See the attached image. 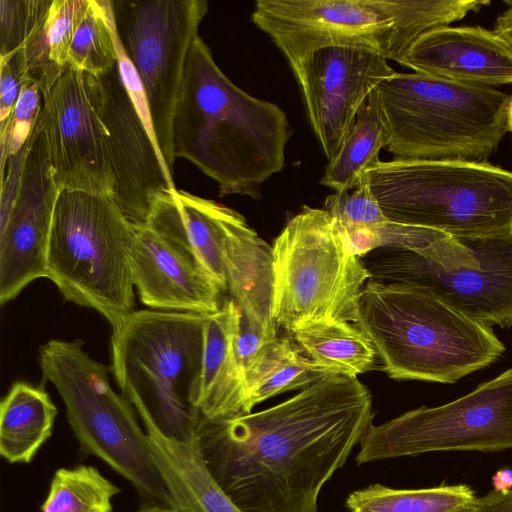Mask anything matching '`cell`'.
<instances>
[{"label": "cell", "instance_id": "1", "mask_svg": "<svg viewBox=\"0 0 512 512\" xmlns=\"http://www.w3.org/2000/svg\"><path fill=\"white\" fill-rule=\"evenodd\" d=\"M357 377L326 373L274 406L201 416L196 437L223 491L243 512H318V496L373 424Z\"/></svg>", "mask_w": 512, "mask_h": 512}, {"label": "cell", "instance_id": "2", "mask_svg": "<svg viewBox=\"0 0 512 512\" xmlns=\"http://www.w3.org/2000/svg\"><path fill=\"white\" fill-rule=\"evenodd\" d=\"M276 104L236 86L198 36L188 54L172 126L174 158L213 179L221 196L261 197V186L285 167L293 135Z\"/></svg>", "mask_w": 512, "mask_h": 512}, {"label": "cell", "instance_id": "3", "mask_svg": "<svg viewBox=\"0 0 512 512\" xmlns=\"http://www.w3.org/2000/svg\"><path fill=\"white\" fill-rule=\"evenodd\" d=\"M359 307L357 326L393 379L455 383L505 352L491 326L414 285L371 278Z\"/></svg>", "mask_w": 512, "mask_h": 512}, {"label": "cell", "instance_id": "4", "mask_svg": "<svg viewBox=\"0 0 512 512\" xmlns=\"http://www.w3.org/2000/svg\"><path fill=\"white\" fill-rule=\"evenodd\" d=\"M486 0H257L252 22L291 69L314 51L352 47L399 63L424 33L459 21Z\"/></svg>", "mask_w": 512, "mask_h": 512}, {"label": "cell", "instance_id": "5", "mask_svg": "<svg viewBox=\"0 0 512 512\" xmlns=\"http://www.w3.org/2000/svg\"><path fill=\"white\" fill-rule=\"evenodd\" d=\"M372 93L397 158L487 162L509 132L510 96L495 87L394 72Z\"/></svg>", "mask_w": 512, "mask_h": 512}, {"label": "cell", "instance_id": "6", "mask_svg": "<svg viewBox=\"0 0 512 512\" xmlns=\"http://www.w3.org/2000/svg\"><path fill=\"white\" fill-rule=\"evenodd\" d=\"M210 315L135 310L111 337L112 371L143 424L188 440L201 418L204 325Z\"/></svg>", "mask_w": 512, "mask_h": 512}, {"label": "cell", "instance_id": "7", "mask_svg": "<svg viewBox=\"0 0 512 512\" xmlns=\"http://www.w3.org/2000/svg\"><path fill=\"white\" fill-rule=\"evenodd\" d=\"M366 173L392 222L456 238L512 231V172L489 162L395 157Z\"/></svg>", "mask_w": 512, "mask_h": 512}, {"label": "cell", "instance_id": "8", "mask_svg": "<svg viewBox=\"0 0 512 512\" xmlns=\"http://www.w3.org/2000/svg\"><path fill=\"white\" fill-rule=\"evenodd\" d=\"M80 339H51L39 348L43 377L64 402L83 456H95L131 483L142 505L172 508L149 437L133 405L110 385V368L83 349Z\"/></svg>", "mask_w": 512, "mask_h": 512}, {"label": "cell", "instance_id": "9", "mask_svg": "<svg viewBox=\"0 0 512 512\" xmlns=\"http://www.w3.org/2000/svg\"><path fill=\"white\" fill-rule=\"evenodd\" d=\"M132 222L113 197L61 189L49 241L46 278L68 301L119 327L135 310Z\"/></svg>", "mask_w": 512, "mask_h": 512}, {"label": "cell", "instance_id": "10", "mask_svg": "<svg viewBox=\"0 0 512 512\" xmlns=\"http://www.w3.org/2000/svg\"><path fill=\"white\" fill-rule=\"evenodd\" d=\"M272 316L288 334L312 322L357 326L360 297L372 278L324 209L304 206L274 240Z\"/></svg>", "mask_w": 512, "mask_h": 512}, {"label": "cell", "instance_id": "11", "mask_svg": "<svg viewBox=\"0 0 512 512\" xmlns=\"http://www.w3.org/2000/svg\"><path fill=\"white\" fill-rule=\"evenodd\" d=\"M114 31L142 84L163 160L173 174L174 111L205 0H112Z\"/></svg>", "mask_w": 512, "mask_h": 512}, {"label": "cell", "instance_id": "12", "mask_svg": "<svg viewBox=\"0 0 512 512\" xmlns=\"http://www.w3.org/2000/svg\"><path fill=\"white\" fill-rule=\"evenodd\" d=\"M359 444L358 465L428 452L512 449V368L452 402L372 424Z\"/></svg>", "mask_w": 512, "mask_h": 512}, {"label": "cell", "instance_id": "13", "mask_svg": "<svg viewBox=\"0 0 512 512\" xmlns=\"http://www.w3.org/2000/svg\"><path fill=\"white\" fill-rule=\"evenodd\" d=\"M365 257L372 278L414 285L488 326L512 327V231L487 235L477 264L444 268L402 248Z\"/></svg>", "mask_w": 512, "mask_h": 512}, {"label": "cell", "instance_id": "14", "mask_svg": "<svg viewBox=\"0 0 512 512\" xmlns=\"http://www.w3.org/2000/svg\"><path fill=\"white\" fill-rule=\"evenodd\" d=\"M98 76L67 67L43 97L40 122L59 189L113 196Z\"/></svg>", "mask_w": 512, "mask_h": 512}, {"label": "cell", "instance_id": "15", "mask_svg": "<svg viewBox=\"0 0 512 512\" xmlns=\"http://www.w3.org/2000/svg\"><path fill=\"white\" fill-rule=\"evenodd\" d=\"M40 116L31 135L20 179L0 215V303L46 277L53 214L59 194Z\"/></svg>", "mask_w": 512, "mask_h": 512}, {"label": "cell", "instance_id": "16", "mask_svg": "<svg viewBox=\"0 0 512 512\" xmlns=\"http://www.w3.org/2000/svg\"><path fill=\"white\" fill-rule=\"evenodd\" d=\"M113 199L133 224H146L156 199L176 189L153 132L125 86L119 65L99 76Z\"/></svg>", "mask_w": 512, "mask_h": 512}, {"label": "cell", "instance_id": "17", "mask_svg": "<svg viewBox=\"0 0 512 512\" xmlns=\"http://www.w3.org/2000/svg\"><path fill=\"white\" fill-rule=\"evenodd\" d=\"M292 71L328 160L338 151L375 87L395 72L381 55L340 46L314 51Z\"/></svg>", "mask_w": 512, "mask_h": 512}, {"label": "cell", "instance_id": "18", "mask_svg": "<svg viewBox=\"0 0 512 512\" xmlns=\"http://www.w3.org/2000/svg\"><path fill=\"white\" fill-rule=\"evenodd\" d=\"M132 229L133 281L144 305L201 315L221 309L222 290L186 250L145 224Z\"/></svg>", "mask_w": 512, "mask_h": 512}, {"label": "cell", "instance_id": "19", "mask_svg": "<svg viewBox=\"0 0 512 512\" xmlns=\"http://www.w3.org/2000/svg\"><path fill=\"white\" fill-rule=\"evenodd\" d=\"M400 65L416 73L460 83L512 84V45L481 26H444L418 37Z\"/></svg>", "mask_w": 512, "mask_h": 512}, {"label": "cell", "instance_id": "20", "mask_svg": "<svg viewBox=\"0 0 512 512\" xmlns=\"http://www.w3.org/2000/svg\"><path fill=\"white\" fill-rule=\"evenodd\" d=\"M228 209L215 201L173 189L156 199L145 225L186 250L225 293L223 243Z\"/></svg>", "mask_w": 512, "mask_h": 512}, {"label": "cell", "instance_id": "21", "mask_svg": "<svg viewBox=\"0 0 512 512\" xmlns=\"http://www.w3.org/2000/svg\"><path fill=\"white\" fill-rule=\"evenodd\" d=\"M223 255L227 292L244 315L268 335L277 337L279 329L272 316V246L231 208L225 217Z\"/></svg>", "mask_w": 512, "mask_h": 512}, {"label": "cell", "instance_id": "22", "mask_svg": "<svg viewBox=\"0 0 512 512\" xmlns=\"http://www.w3.org/2000/svg\"><path fill=\"white\" fill-rule=\"evenodd\" d=\"M154 461L177 512H243L211 474L196 433L178 440L144 423Z\"/></svg>", "mask_w": 512, "mask_h": 512}, {"label": "cell", "instance_id": "23", "mask_svg": "<svg viewBox=\"0 0 512 512\" xmlns=\"http://www.w3.org/2000/svg\"><path fill=\"white\" fill-rule=\"evenodd\" d=\"M240 308L230 298L204 325L203 360L196 408L202 417L223 419L242 415L243 378L238 370L233 339Z\"/></svg>", "mask_w": 512, "mask_h": 512}, {"label": "cell", "instance_id": "24", "mask_svg": "<svg viewBox=\"0 0 512 512\" xmlns=\"http://www.w3.org/2000/svg\"><path fill=\"white\" fill-rule=\"evenodd\" d=\"M57 407L42 388L15 382L0 403V454L9 464H29L51 437Z\"/></svg>", "mask_w": 512, "mask_h": 512}, {"label": "cell", "instance_id": "25", "mask_svg": "<svg viewBox=\"0 0 512 512\" xmlns=\"http://www.w3.org/2000/svg\"><path fill=\"white\" fill-rule=\"evenodd\" d=\"M88 4L89 0H52L21 48L29 77L43 97L68 67L69 49Z\"/></svg>", "mask_w": 512, "mask_h": 512}, {"label": "cell", "instance_id": "26", "mask_svg": "<svg viewBox=\"0 0 512 512\" xmlns=\"http://www.w3.org/2000/svg\"><path fill=\"white\" fill-rule=\"evenodd\" d=\"M289 334L303 354L325 373L357 377L371 370L378 356L369 337L348 322L307 323Z\"/></svg>", "mask_w": 512, "mask_h": 512}, {"label": "cell", "instance_id": "27", "mask_svg": "<svg viewBox=\"0 0 512 512\" xmlns=\"http://www.w3.org/2000/svg\"><path fill=\"white\" fill-rule=\"evenodd\" d=\"M324 374L291 337L277 336L265 345L245 375L242 415L251 413L256 405L275 395L301 390Z\"/></svg>", "mask_w": 512, "mask_h": 512}, {"label": "cell", "instance_id": "28", "mask_svg": "<svg viewBox=\"0 0 512 512\" xmlns=\"http://www.w3.org/2000/svg\"><path fill=\"white\" fill-rule=\"evenodd\" d=\"M388 141L385 125L371 93L338 151L329 160L320 183L337 193L353 190L367 170L380 161L379 153L387 147Z\"/></svg>", "mask_w": 512, "mask_h": 512}, {"label": "cell", "instance_id": "29", "mask_svg": "<svg viewBox=\"0 0 512 512\" xmlns=\"http://www.w3.org/2000/svg\"><path fill=\"white\" fill-rule=\"evenodd\" d=\"M481 496L467 484L398 489L373 484L350 493L349 512H476Z\"/></svg>", "mask_w": 512, "mask_h": 512}, {"label": "cell", "instance_id": "30", "mask_svg": "<svg viewBox=\"0 0 512 512\" xmlns=\"http://www.w3.org/2000/svg\"><path fill=\"white\" fill-rule=\"evenodd\" d=\"M121 489L97 467L77 465L57 469L41 512H113V499Z\"/></svg>", "mask_w": 512, "mask_h": 512}, {"label": "cell", "instance_id": "31", "mask_svg": "<svg viewBox=\"0 0 512 512\" xmlns=\"http://www.w3.org/2000/svg\"><path fill=\"white\" fill-rule=\"evenodd\" d=\"M117 63L112 1L89 0L72 40L67 65L99 77Z\"/></svg>", "mask_w": 512, "mask_h": 512}, {"label": "cell", "instance_id": "32", "mask_svg": "<svg viewBox=\"0 0 512 512\" xmlns=\"http://www.w3.org/2000/svg\"><path fill=\"white\" fill-rule=\"evenodd\" d=\"M339 227L374 226L389 219L384 215L365 173L352 192H334L323 208Z\"/></svg>", "mask_w": 512, "mask_h": 512}, {"label": "cell", "instance_id": "33", "mask_svg": "<svg viewBox=\"0 0 512 512\" xmlns=\"http://www.w3.org/2000/svg\"><path fill=\"white\" fill-rule=\"evenodd\" d=\"M52 0H0V57L21 49Z\"/></svg>", "mask_w": 512, "mask_h": 512}, {"label": "cell", "instance_id": "34", "mask_svg": "<svg viewBox=\"0 0 512 512\" xmlns=\"http://www.w3.org/2000/svg\"><path fill=\"white\" fill-rule=\"evenodd\" d=\"M32 82L22 49L1 57L0 123L8 120L24 87Z\"/></svg>", "mask_w": 512, "mask_h": 512}, {"label": "cell", "instance_id": "35", "mask_svg": "<svg viewBox=\"0 0 512 512\" xmlns=\"http://www.w3.org/2000/svg\"><path fill=\"white\" fill-rule=\"evenodd\" d=\"M276 337L268 335L240 311L233 339L234 355L243 378L251 369L265 345Z\"/></svg>", "mask_w": 512, "mask_h": 512}, {"label": "cell", "instance_id": "36", "mask_svg": "<svg viewBox=\"0 0 512 512\" xmlns=\"http://www.w3.org/2000/svg\"><path fill=\"white\" fill-rule=\"evenodd\" d=\"M334 225L339 231L348 251L352 255L364 258L374 250L381 247V241L376 225L352 227H339L335 223Z\"/></svg>", "mask_w": 512, "mask_h": 512}, {"label": "cell", "instance_id": "37", "mask_svg": "<svg viewBox=\"0 0 512 512\" xmlns=\"http://www.w3.org/2000/svg\"><path fill=\"white\" fill-rule=\"evenodd\" d=\"M476 512H512V489L507 492L492 489L481 496Z\"/></svg>", "mask_w": 512, "mask_h": 512}, {"label": "cell", "instance_id": "38", "mask_svg": "<svg viewBox=\"0 0 512 512\" xmlns=\"http://www.w3.org/2000/svg\"><path fill=\"white\" fill-rule=\"evenodd\" d=\"M506 4L508 8L497 17L493 30L512 45V0Z\"/></svg>", "mask_w": 512, "mask_h": 512}, {"label": "cell", "instance_id": "39", "mask_svg": "<svg viewBox=\"0 0 512 512\" xmlns=\"http://www.w3.org/2000/svg\"><path fill=\"white\" fill-rule=\"evenodd\" d=\"M493 489L507 492L512 489V469H499L492 477Z\"/></svg>", "mask_w": 512, "mask_h": 512}, {"label": "cell", "instance_id": "40", "mask_svg": "<svg viewBox=\"0 0 512 512\" xmlns=\"http://www.w3.org/2000/svg\"><path fill=\"white\" fill-rule=\"evenodd\" d=\"M135 512H177L173 508L164 505H142Z\"/></svg>", "mask_w": 512, "mask_h": 512}, {"label": "cell", "instance_id": "41", "mask_svg": "<svg viewBox=\"0 0 512 512\" xmlns=\"http://www.w3.org/2000/svg\"><path fill=\"white\" fill-rule=\"evenodd\" d=\"M508 126H509V131L512 133V95L510 96L509 109H508Z\"/></svg>", "mask_w": 512, "mask_h": 512}]
</instances>
